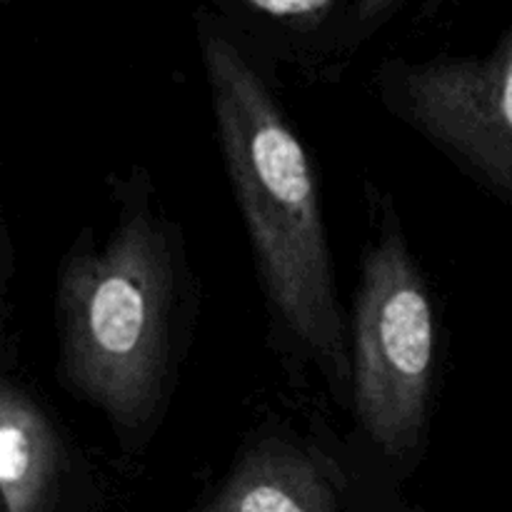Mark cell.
Segmentation results:
<instances>
[{
  "instance_id": "1",
  "label": "cell",
  "mask_w": 512,
  "mask_h": 512,
  "mask_svg": "<svg viewBox=\"0 0 512 512\" xmlns=\"http://www.w3.org/2000/svg\"><path fill=\"white\" fill-rule=\"evenodd\" d=\"M195 28L225 168L265 295L285 333L330 380L350 383L313 163L228 20L200 8Z\"/></svg>"
},
{
  "instance_id": "2",
  "label": "cell",
  "mask_w": 512,
  "mask_h": 512,
  "mask_svg": "<svg viewBox=\"0 0 512 512\" xmlns=\"http://www.w3.org/2000/svg\"><path fill=\"white\" fill-rule=\"evenodd\" d=\"M183 278L173 228L145 205L125 213L100 248L78 240L60 270V375L120 438H138L163 413L180 353Z\"/></svg>"
},
{
  "instance_id": "3",
  "label": "cell",
  "mask_w": 512,
  "mask_h": 512,
  "mask_svg": "<svg viewBox=\"0 0 512 512\" xmlns=\"http://www.w3.org/2000/svg\"><path fill=\"white\" fill-rule=\"evenodd\" d=\"M435 310L428 285L398 233L363 265L353 315L350 385L368 438L390 458L413 453L428 425L435 378Z\"/></svg>"
},
{
  "instance_id": "4",
  "label": "cell",
  "mask_w": 512,
  "mask_h": 512,
  "mask_svg": "<svg viewBox=\"0 0 512 512\" xmlns=\"http://www.w3.org/2000/svg\"><path fill=\"white\" fill-rule=\"evenodd\" d=\"M385 88L415 128L512 200V20L488 55L393 63Z\"/></svg>"
},
{
  "instance_id": "5",
  "label": "cell",
  "mask_w": 512,
  "mask_h": 512,
  "mask_svg": "<svg viewBox=\"0 0 512 512\" xmlns=\"http://www.w3.org/2000/svg\"><path fill=\"white\" fill-rule=\"evenodd\" d=\"M65 448L43 405L13 380L0 390V498L3 512H53Z\"/></svg>"
},
{
  "instance_id": "6",
  "label": "cell",
  "mask_w": 512,
  "mask_h": 512,
  "mask_svg": "<svg viewBox=\"0 0 512 512\" xmlns=\"http://www.w3.org/2000/svg\"><path fill=\"white\" fill-rule=\"evenodd\" d=\"M203 512H338V498L318 460L265 440L235 463Z\"/></svg>"
},
{
  "instance_id": "7",
  "label": "cell",
  "mask_w": 512,
  "mask_h": 512,
  "mask_svg": "<svg viewBox=\"0 0 512 512\" xmlns=\"http://www.w3.org/2000/svg\"><path fill=\"white\" fill-rule=\"evenodd\" d=\"M228 3L268 28L310 33L325 28L333 18H340L343 28L355 0H228Z\"/></svg>"
},
{
  "instance_id": "8",
  "label": "cell",
  "mask_w": 512,
  "mask_h": 512,
  "mask_svg": "<svg viewBox=\"0 0 512 512\" xmlns=\"http://www.w3.org/2000/svg\"><path fill=\"white\" fill-rule=\"evenodd\" d=\"M403 5L405 0H355L353 10H350L343 23L345 33H348V38L363 40L365 35L388 23Z\"/></svg>"
},
{
  "instance_id": "9",
  "label": "cell",
  "mask_w": 512,
  "mask_h": 512,
  "mask_svg": "<svg viewBox=\"0 0 512 512\" xmlns=\"http://www.w3.org/2000/svg\"><path fill=\"white\" fill-rule=\"evenodd\" d=\"M10 3V0H0V5H8Z\"/></svg>"
}]
</instances>
